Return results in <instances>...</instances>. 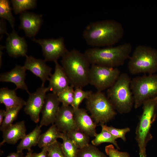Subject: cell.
<instances>
[{"label": "cell", "mask_w": 157, "mask_h": 157, "mask_svg": "<svg viewBox=\"0 0 157 157\" xmlns=\"http://www.w3.org/2000/svg\"><path fill=\"white\" fill-rule=\"evenodd\" d=\"M23 107V106H19L5 110V115L0 126L1 131L3 132L13 124V122L17 119L19 113Z\"/></svg>", "instance_id": "cell-27"}, {"label": "cell", "mask_w": 157, "mask_h": 157, "mask_svg": "<svg viewBox=\"0 0 157 157\" xmlns=\"http://www.w3.org/2000/svg\"><path fill=\"white\" fill-rule=\"evenodd\" d=\"M74 87L70 85L58 95V97L62 105L72 106L73 101Z\"/></svg>", "instance_id": "cell-31"}, {"label": "cell", "mask_w": 157, "mask_h": 157, "mask_svg": "<svg viewBox=\"0 0 157 157\" xmlns=\"http://www.w3.org/2000/svg\"><path fill=\"white\" fill-rule=\"evenodd\" d=\"M60 103L57 95L52 92L46 94L41 112L42 117L40 126H47L54 124Z\"/></svg>", "instance_id": "cell-12"}, {"label": "cell", "mask_w": 157, "mask_h": 157, "mask_svg": "<svg viewBox=\"0 0 157 157\" xmlns=\"http://www.w3.org/2000/svg\"><path fill=\"white\" fill-rule=\"evenodd\" d=\"M74 110L75 122L77 128L90 137H95L97 134L96 128L97 124L88 114L87 110L79 108Z\"/></svg>", "instance_id": "cell-17"}, {"label": "cell", "mask_w": 157, "mask_h": 157, "mask_svg": "<svg viewBox=\"0 0 157 157\" xmlns=\"http://www.w3.org/2000/svg\"><path fill=\"white\" fill-rule=\"evenodd\" d=\"M27 46L24 38L19 36L15 30H13L8 35L6 48L10 56L15 58L26 57L27 56Z\"/></svg>", "instance_id": "cell-16"}, {"label": "cell", "mask_w": 157, "mask_h": 157, "mask_svg": "<svg viewBox=\"0 0 157 157\" xmlns=\"http://www.w3.org/2000/svg\"><path fill=\"white\" fill-rule=\"evenodd\" d=\"M42 15L28 11L20 14L19 29L23 30L26 36L34 37L38 32L42 22Z\"/></svg>", "instance_id": "cell-15"}, {"label": "cell", "mask_w": 157, "mask_h": 157, "mask_svg": "<svg viewBox=\"0 0 157 157\" xmlns=\"http://www.w3.org/2000/svg\"><path fill=\"white\" fill-rule=\"evenodd\" d=\"M26 129L25 121H21L10 126L3 132V140L0 146L6 143L15 144L20 139H22L26 135Z\"/></svg>", "instance_id": "cell-20"}, {"label": "cell", "mask_w": 157, "mask_h": 157, "mask_svg": "<svg viewBox=\"0 0 157 157\" xmlns=\"http://www.w3.org/2000/svg\"><path fill=\"white\" fill-rule=\"evenodd\" d=\"M6 28V25L4 20L3 19H1L0 21V34L1 36L4 34L8 35Z\"/></svg>", "instance_id": "cell-37"}, {"label": "cell", "mask_w": 157, "mask_h": 157, "mask_svg": "<svg viewBox=\"0 0 157 157\" xmlns=\"http://www.w3.org/2000/svg\"><path fill=\"white\" fill-rule=\"evenodd\" d=\"M105 151L108 157H130L129 154L126 151H121L115 148L113 144L106 146Z\"/></svg>", "instance_id": "cell-35"}, {"label": "cell", "mask_w": 157, "mask_h": 157, "mask_svg": "<svg viewBox=\"0 0 157 157\" xmlns=\"http://www.w3.org/2000/svg\"><path fill=\"white\" fill-rule=\"evenodd\" d=\"M54 73L50 77L48 87L52 93L58 95L70 85L67 76L62 66L58 61L54 62Z\"/></svg>", "instance_id": "cell-18"}, {"label": "cell", "mask_w": 157, "mask_h": 157, "mask_svg": "<svg viewBox=\"0 0 157 157\" xmlns=\"http://www.w3.org/2000/svg\"><path fill=\"white\" fill-rule=\"evenodd\" d=\"M77 157H108L96 146L89 144L78 150Z\"/></svg>", "instance_id": "cell-30"}, {"label": "cell", "mask_w": 157, "mask_h": 157, "mask_svg": "<svg viewBox=\"0 0 157 157\" xmlns=\"http://www.w3.org/2000/svg\"><path fill=\"white\" fill-rule=\"evenodd\" d=\"M124 29L119 22L105 20L90 23L85 28L83 36L87 44L92 47L113 46L123 37Z\"/></svg>", "instance_id": "cell-1"}, {"label": "cell", "mask_w": 157, "mask_h": 157, "mask_svg": "<svg viewBox=\"0 0 157 157\" xmlns=\"http://www.w3.org/2000/svg\"><path fill=\"white\" fill-rule=\"evenodd\" d=\"M129 59L128 69L132 74H151L157 72V50L151 47L138 45Z\"/></svg>", "instance_id": "cell-6"}, {"label": "cell", "mask_w": 157, "mask_h": 157, "mask_svg": "<svg viewBox=\"0 0 157 157\" xmlns=\"http://www.w3.org/2000/svg\"><path fill=\"white\" fill-rule=\"evenodd\" d=\"M130 88L135 109L140 107L147 100L157 96V74L137 76L131 79Z\"/></svg>", "instance_id": "cell-8"}, {"label": "cell", "mask_w": 157, "mask_h": 157, "mask_svg": "<svg viewBox=\"0 0 157 157\" xmlns=\"http://www.w3.org/2000/svg\"><path fill=\"white\" fill-rule=\"evenodd\" d=\"M33 40L41 47L44 60L46 61L55 62L62 57L68 50L66 48L64 38L36 39Z\"/></svg>", "instance_id": "cell-10"}, {"label": "cell", "mask_w": 157, "mask_h": 157, "mask_svg": "<svg viewBox=\"0 0 157 157\" xmlns=\"http://www.w3.org/2000/svg\"><path fill=\"white\" fill-rule=\"evenodd\" d=\"M120 74L118 68L91 65L89 74V84L94 86L97 91H102L112 86Z\"/></svg>", "instance_id": "cell-9"}, {"label": "cell", "mask_w": 157, "mask_h": 157, "mask_svg": "<svg viewBox=\"0 0 157 157\" xmlns=\"http://www.w3.org/2000/svg\"><path fill=\"white\" fill-rule=\"evenodd\" d=\"M86 104L90 116L97 125L105 124L117 115L116 110L102 91L92 92L86 99Z\"/></svg>", "instance_id": "cell-7"}, {"label": "cell", "mask_w": 157, "mask_h": 157, "mask_svg": "<svg viewBox=\"0 0 157 157\" xmlns=\"http://www.w3.org/2000/svg\"><path fill=\"white\" fill-rule=\"evenodd\" d=\"M41 127L40 125H37L31 132L26 135L17 145V151L22 152L24 150L29 151L32 147L38 144L42 132Z\"/></svg>", "instance_id": "cell-22"}, {"label": "cell", "mask_w": 157, "mask_h": 157, "mask_svg": "<svg viewBox=\"0 0 157 157\" xmlns=\"http://www.w3.org/2000/svg\"><path fill=\"white\" fill-rule=\"evenodd\" d=\"M26 60L23 66L26 70H28L40 78L42 85L49 81L52 74V68L46 63V61L37 59L32 56H26Z\"/></svg>", "instance_id": "cell-13"}, {"label": "cell", "mask_w": 157, "mask_h": 157, "mask_svg": "<svg viewBox=\"0 0 157 157\" xmlns=\"http://www.w3.org/2000/svg\"><path fill=\"white\" fill-rule=\"evenodd\" d=\"M11 2L16 14H21L26 10L33 8L37 4V1L35 0H12Z\"/></svg>", "instance_id": "cell-28"}, {"label": "cell", "mask_w": 157, "mask_h": 157, "mask_svg": "<svg viewBox=\"0 0 157 157\" xmlns=\"http://www.w3.org/2000/svg\"><path fill=\"white\" fill-rule=\"evenodd\" d=\"M94 138L91 141L92 144L95 146H98L104 143H110L113 144L116 149L120 150L116 140L117 138L107 131L102 129L101 132L97 133Z\"/></svg>", "instance_id": "cell-26"}, {"label": "cell", "mask_w": 157, "mask_h": 157, "mask_svg": "<svg viewBox=\"0 0 157 157\" xmlns=\"http://www.w3.org/2000/svg\"><path fill=\"white\" fill-rule=\"evenodd\" d=\"M66 133L79 149L82 148L89 144L90 136L78 129Z\"/></svg>", "instance_id": "cell-25"}, {"label": "cell", "mask_w": 157, "mask_h": 157, "mask_svg": "<svg viewBox=\"0 0 157 157\" xmlns=\"http://www.w3.org/2000/svg\"><path fill=\"white\" fill-rule=\"evenodd\" d=\"M62 134L55 124H52L47 131L40 135L38 146L41 148L48 147L57 141L58 138H61Z\"/></svg>", "instance_id": "cell-23"}, {"label": "cell", "mask_w": 157, "mask_h": 157, "mask_svg": "<svg viewBox=\"0 0 157 157\" xmlns=\"http://www.w3.org/2000/svg\"><path fill=\"white\" fill-rule=\"evenodd\" d=\"M47 153V147H45L42 148L40 152L33 153L32 157H48Z\"/></svg>", "instance_id": "cell-36"}, {"label": "cell", "mask_w": 157, "mask_h": 157, "mask_svg": "<svg viewBox=\"0 0 157 157\" xmlns=\"http://www.w3.org/2000/svg\"><path fill=\"white\" fill-rule=\"evenodd\" d=\"M92 92L91 91H84L82 88H75L74 100L72 106L74 109L79 108L81 103L84 99H86Z\"/></svg>", "instance_id": "cell-32"}, {"label": "cell", "mask_w": 157, "mask_h": 157, "mask_svg": "<svg viewBox=\"0 0 157 157\" xmlns=\"http://www.w3.org/2000/svg\"><path fill=\"white\" fill-rule=\"evenodd\" d=\"M61 63L70 85L82 88L89 84L91 65L84 53L75 49L68 50L62 57Z\"/></svg>", "instance_id": "cell-2"}, {"label": "cell", "mask_w": 157, "mask_h": 157, "mask_svg": "<svg viewBox=\"0 0 157 157\" xmlns=\"http://www.w3.org/2000/svg\"><path fill=\"white\" fill-rule=\"evenodd\" d=\"M61 147L65 157H77L79 149L66 133H62Z\"/></svg>", "instance_id": "cell-24"}, {"label": "cell", "mask_w": 157, "mask_h": 157, "mask_svg": "<svg viewBox=\"0 0 157 157\" xmlns=\"http://www.w3.org/2000/svg\"><path fill=\"white\" fill-rule=\"evenodd\" d=\"M24 66L17 65L9 72L3 73L0 75V81L14 83L16 86L15 90L21 89L30 94L25 82L26 71Z\"/></svg>", "instance_id": "cell-19"}, {"label": "cell", "mask_w": 157, "mask_h": 157, "mask_svg": "<svg viewBox=\"0 0 157 157\" xmlns=\"http://www.w3.org/2000/svg\"><path fill=\"white\" fill-rule=\"evenodd\" d=\"M131 80L127 74L121 73L114 84L107 90L108 98L116 111L120 114L129 113L134 105L130 88Z\"/></svg>", "instance_id": "cell-5"}, {"label": "cell", "mask_w": 157, "mask_h": 157, "mask_svg": "<svg viewBox=\"0 0 157 157\" xmlns=\"http://www.w3.org/2000/svg\"><path fill=\"white\" fill-rule=\"evenodd\" d=\"M6 113V110H0V125L3 122Z\"/></svg>", "instance_id": "cell-39"}, {"label": "cell", "mask_w": 157, "mask_h": 157, "mask_svg": "<svg viewBox=\"0 0 157 157\" xmlns=\"http://www.w3.org/2000/svg\"><path fill=\"white\" fill-rule=\"evenodd\" d=\"M0 17L2 19L7 20L13 30H14L15 19L12 13V8L9 0H0Z\"/></svg>", "instance_id": "cell-29"}, {"label": "cell", "mask_w": 157, "mask_h": 157, "mask_svg": "<svg viewBox=\"0 0 157 157\" xmlns=\"http://www.w3.org/2000/svg\"><path fill=\"white\" fill-rule=\"evenodd\" d=\"M61 143L57 141L47 147L48 157H65L62 150Z\"/></svg>", "instance_id": "cell-34"}, {"label": "cell", "mask_w": 157, "mask_h": 157, "mask_svg": "<svg viewBox=\"0 0 157 157\" xmlns=\"http://www.w3.org/2000/svg\"><path fill=\"white\" fill-rule=\"evenodd\" d=\"M16 90L3 88L0 90V103L4 104L6 110L19 106H25L26 101L18 96Z\"/></svg>", "instance_id": "cell-21"}, {"label": "cell", "mask_w": 157, "mask_h": 157, "mask_svg": "<svg viewBox=\"0 0 157 157\" xmlns=\"http://www.w3.org/2000/svg\"><path fill=\"white\" fill-rule=\"evenodd\" d=\"M142 106V112L136 128L135 138L140 157H147L146 147L153 138L151 130L157 117V96L146 100Z\"/></svg>", "instance_id": "cell-4"}, {"label": "cell", "mask_w": 157, "mask_h": 157, "mask_svg": "<svg viewBox=\"0 0 157 157\" xmlns=\"http://www.w3.org/2000/svg\"><path fill=\"white\" fill-rule=\"evenodd\" d=\"M132 49L131 44L126 43L115 47H92L84 53L91 65L117 68L129 58Z\"/></svg>", "instance_id": "cell-3"}, {"label": "cell", "mask_w": 157, "mask_h": 157, "mask_svg": "<svg viewBox=\"0 0 157 157\" xmlns=\"http://www.w3.org/2000/svg\"><path fill=\"white\" fill-rule=\"evenodd\" d=\"M24 154L22 152L17 151L12 152L9 154L6 157H23Z\"/></svg>", "instance_id": "cell-38"}, {"label": "cell", "mask_w": 157, "mask_h": 157, "mask_svg": "<svg viewBox=\"0 0 157 157\" xmlns=\"http://www.w3.org/2000/svg\"><path fill=\"white\" fill-rule=\"evenodd\" d=\"M33 152V150L32 149L28 151L26 155L25 156H24L23 157H32Z\"/></svg>", "instance_id": "cell-40"}, {"label": "cell", "mask_w": 157, "mask_h": 157, "mask_svg": "<svg viewBox=\"0 0 157 157\" xmlns=\"http://www.w3.org/2000/svg\"><path fill=\"white\" fill-rule=\"evenodd\" d=\"M100 126L102 129L108 131L117 139L121 138L124 142L126 140V134L131 131L130 129L128 127L119 129L112 126H108L106 124L101 125Z\"/></svg>", "instance_id": "cell-33"}, {"label": "cell", "mask_w": 157, "mask_h": 157, "mask_svg": "<svg viewBox=\"0 0 157 157\" xmlns=\"http://www.w3.org/2000/svg\"><path fill=\"white\" fill-rule=\"evenodd\" d=\"M49 91L48 87L42 85L35 92L29 94L24 110L35 123L39 121L40 114L44 104L46 93Z\"/></svg>", "instance_id": "cell-11"}, {"label": "cell", "mask_w": 157, "mask_h": 157, "mask_svg": "<svg viewBox=\"0 0 157 157\" xmlns=\"http://www.w3.org/2000/svg\"><path fill=\"white\" fill-rule=\"evenodd\" d=\"M54 124L62 133L68 132L77 129L74 116V110L71 106L63 105L60 107Z\"/></svg>", "instance_id": "cell-14"}]
</instances>
